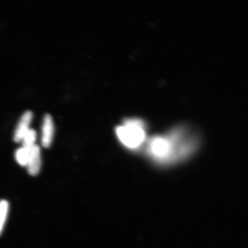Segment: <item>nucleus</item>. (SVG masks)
<instances>
[{"instance_id":"obj_1","label":"nucleus","mask_w":248,"mask_h":248,"mask_svg":"<svg viewBox=\"0 0 248 248\" xmlns=\"http://www.w3.org/2000/svg\"><path fill=\"white\" fill-rule=\"evenodd\" d=\"M184 129H176L168 136H156L147 145L148 154L155 160L170 163L184 159L193 153V140L186 136Z\"/></svg>"},{"instance_id":"obj_2","label":"nucleus","mask_w":248,"mask_h":248,"mask_svg":"<svg viewBox=\"0 0 248 248\" xmlns=\"http://www.w3.org/2000/svg\"><path fill=\"white\" fill-rule=\"evenodd\" d=\"M116 134L125 147L132 150L141 147L146 139L144 124L139 120H125L123 126L116 128Z\"/></svg>"},{"instance_id":"obj_3","label":"nucleus","mask_w":248,"mask_h":248,"mask_svg":"<svg viewBox=\"0 0 248 248\" xmlns=\"http://www.w3.org/2000/svg\"><path fill=\"white\" fill-rule=\"evenodd\" d=\"M27 166L31 175L38 174L41 167V155L38 145L35 144L30 151Z\"/></svg>"},{"instance_id":"obj_4","label":"nucleus","mask_w":248,"mask_h":248,"mask_svg":"<svg viewBox=\"0 0 248 248\" xmlns=\"http://www.w3.org/2000/svg\"><path fill=\"white\" fill-rule=\"evenodd\" d=\"M32 116V113L31 111H26L21 116L15 132V141L20 142L22 140L24 136L30 129L29 127Z\"/></svg>"},{"instance_id":"obj_5","label":"nucleus","mask_w":248,"mask_h":248,"mask_svg":"<svg viewBox=\"0 0 248 248\" xmlns=\"http://www.w3.org/2000/svg\"><path fill=\"white\" fill-rule=\"evenodd\" d=\"M54 123L52 117L49 114H46L43 120L42 126L43 146L48 148L52 143L54 136Z\"/></svg>"},{"instance_id":"obj_6","label":"nucleus","mask_w":248,"mask_h":248,"mask_svg":"<svg viewBox=\"0 0 248 248\" xmlns=\"http://www.w3.org/2000/svg\"><path fill=\"white\" fill-rule=\"evenodd\" d=\"M36 139V133L33 129H30L24 136L22 140L23 148L30 151L31 149L35 145V142Z\"/></svg>"},{"instance_id":"obj_7","label":"nucleus","mask_w":248,"mask_h":248,"mask_svg":"<svg viewBox=\"0 0 248 248\" xmlns=\"http://www.w3.org/2000/svg\"><path fill=\"white\" fill-rule=\"evenodd\" d=\"M30 151L26 150L24 148H21L16 153V159L17 162L20 164L21 166H27L28 159H29Z\"/></svg>"},{"instance_id":"obj_8","label":"nucleus","mask_w":248,"mask_h":248,"mask_svg":"<svg viewBox=\"0 0 248 248\" xmlns=\"http://www.w3.org/2000/svg\"><path fill=\"white\" fill-rule=\"evenodd\" d=\"M8 211V203L7 201L0 202V232H1Z\"/></svg>"}]
</instances>
